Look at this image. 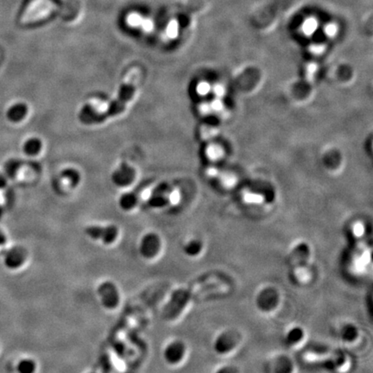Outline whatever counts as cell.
<instances>
[{
  "mask_svg": "<svg viewBox=\"0 0 373 373\" xmlns=\"http://www.w3.org/2000/svg\"><path fill=\"white\" fill-rule=\"evenodd\" d=\"M141 80V70L138 68H134L128 72L124 78L121 88L118 93V98L110 104H106V111L103 118L119 115L127 108L129 103L133 99L137 87Z\"/></svg>",
  "mask_w": 373,
  "mask_h": 373,
  "instance_id": "6da1fadb",
  "label": "cell"
},
{
  "mask_svg": "<svg viewBox=\"0 0 373 373\" xmlns=\"http://www.w3.org/2000/svg\"><path fill=\"white\" fill-rule=\"evenodd\" d=\"M84 234L91 241L110 247L118 242L121 235V230L120 227L114 223L89 224L85 227Z\"/></svg>",
  "mask_w": 373,
  "mask_h": 373,
  "instance_id": "7a4b0ae2",
  "label": "cell"
},
{
  "mask_svg": "<svg viewBox=\"0 0 373 373\" xmlns=\"http://www.w3.org/2000/svg\"><path fill=\"white\" fill-rule=\"evenodd\" d=\"M97 298L103 309L112 312L118 309L122 302V294L118 284L112 280H104L95 289Z\"/></svg>",
  "mask_w": 373,
  "mask_h": 373,
  "instance_id": "3957f363",
  "label": "cell"
},
{
  "mask_svg": "<svg viewBox=\"0 0 373 373\" xmlns=\"http://www.w3.org/2000/svg\"><path fill=\"white\" fill-rule=\"evenodd\" d=\"M163 240L157 232L148 231L142 234L137 243V252L144 261L155 260L162 253Z\"/></svg>",
  "mask_w": 373,
  "mask_h": 373,
  "instance_id": "277c9868",
  "label": "cell"
},
{
  "mask_svg": "<svg viewBox=\"0 0 373 373\" xmlns=\"http://www.w3.org/2000/svg\"><path fill=\"white\" fill-rule=\"evenodd\" d=\"M59 7L52 0H32L25 8L20 19L23 25L39 22L49 18Z\"/></svg>",
  "mask_w": 373,
  "mask_h": 373,
  "instance_id": "5b68a950",
  "label": "cell"
},
{
  "mask_svg": "<svg viewBox=\"0 0 373 373\" xmlns=\"http://www.w3.org/2000/svg\"><path fill=\"white\" fill-rule=\"evenodd\" d=\"M179 199L176 190H169L165 186H155L147 196L146 203L149 209L154 210L164 209Z\"/></svg>",
  "mask_w": 373,
  "mask_h": 373,
  "instance_id": "8992f818",
  "label": "cell"
},
{
  "mask_svg": "<svg viewBox=\"0 0 373 373\" xmlns=\"http://www.w3.org/2000/svg\"><path fill=\"white\" fill-rule=\"evenodd\" d=\"M186 352L188 347L183 340L172 339L162 349V359L169 366H177L185 359Z\"/></svg>",
  "mask_w": 373,
  "mask_h": 373,
  "instance_id": "52a82bcc",
  "label": "cell"
},
{
  "mask_svg": "<svg viewBox=\"0 0 373 373\" xmlns=\"http://www.w3.org/2000/svg\"><path fill=\"white\" fill-rule=\"evenodd\" d=\"M143 194V190L123 194L118 201V208L122 212L127 214L133 212L139 205Z\"/></svg>",
  "mask_w": 373,
  "mask_h": 373,
  "instance_id": "ba28073f",
  "label": "cell"
},
{
  "mask_svg": "<svg viewBox=\"0 0 373 373\" xmlns=\"http://www.w3.org/2000/svg\"><path fill=\"white\" fill-rule=\"evenodd\" d=\"M28 258L27 252L22 247L12 249L6 257V264L11 269H19L25 264Z\"/></svg>",
  "mask_w": 373,
  "mask_h": 373,
  "instance_id": "9c48e42d",
  "label": "cell"
},
{
  "mask_svg": "<svg viewBox=\"0 0 373 373\" xmlns=\"http://www.w3.org/2000/svg\"><path fill=\"white\" fill-rule=\"evenodd\" d=\"M126 23L132 28L142 27L145 31H151L153 29V23L149 19H144L139 13H130L126 18Z\"/></svg>",
  "mask_w": 373,
  "mask_h": 373,
  "instance_id": "30bf717a",
  "label": "cell"
},
{
  "mask_svg": "<svg viewBox=\"0 0 373 373\" xmlns=\"http://www.w3.org/2000/svg\"><path fill=\"white\" fill-rule=\"evenodd\" d=\"M202 249H203V246H202V241H200L199 240H196V239H192V240H188L184 244L182 251H183V253L186 257L196 258L202 253Z\"/></svg>",
  "mask_w": 373,
  "mask_h": 373,
  "instance_id": "8fae6325",
  "label": "cell"
},
{
  "mask_svg": "<svg viewBox=\"0 0 373 373\" xmlns=\"http://www.w3.org/2000/svg\"><path fill=\"white\" fill-rule=\"evenodd\" d=\"M38 363L32 358H23L17 364V370L20 373H34L38 370Z\"/></svg>",
  "mask_w": 373,
  "mask_h": 373,
  "instance_id": "7c38bea8",
  "label": "cell"
},
{
  "mask_svg": "<svg viewBox=\"0 0 373 373\" xmlns=\"http://www.w3.org/2000/svg\"><path fill=\"white\" fill-rule=\"evenodd\" d=\"M224 149L222 147L220 146L219 144L211 143L209 144L208 148L206 149V155L210 161H218L223 157L224 155Z\"/></svg>",
  "mask_w": 373,
  "mask_h": 373,
  "instance_id": "4fadbf2b",
  "label": "cell"
},
{
  "mask_svg": "<svg viewBox=\"0 0 373 373\" xmlns=\"http://www.w3.org/2000/svg\"><path fill=\"white\" fill-rule=\"evenodd\" d=\"M317 28V20L314 19V18H310V19H306L304 22H303V24H302V33L305 36H307V37H310V36H313V34L316 31Z\"/></svg>",
  "mask_w": 373,
  "mask_h": 373,
  "instance_id": "5bb4252c",
  "label": "cell"
},
{
  "mask_svg": "<svg viewBox=\"0 0 373 373\" xmlns=\"http://www.w3.org/2000/svg\"><path fill=\"white\" fill-rule=\"evenodd\" d=\"M318 70V65L315 62H309L306 66L305 69V80L309 84L314 83L315 75Z\"/></svg>",
  "mask_w": 373,
  "mask_h": 373,
  "instance_id": "9a60e30c",
  "label": "cell"
},
{
  "mask_svg": "<svg viewBox=\"0 0 373 373\" xmlns=\"http://www.w3.org/2000/svg\"><path fill=\"white\" fill-rule=\"evenodd\" d=\"M219 133V130L217 128L212 127V126H203L201 130V136L202 138L205 141L210 140L217 136Z\"/></svg>",
  "mask_w": 373,
  "mask_h": 373,
  "instance_id": "2e32d148",
  "label": "cell"
},
{
  "mask_svg": "<svg viewBox=\"0 0 373 373\" xmlns=\"http://www.w3.org/2000/svg\"><path fill=\"white\" fill-rule=\"evenodd\" d=\"M303 336V332L302 330L299 329V328H295V329L291 330L289 331V335H288V340H289V344L294 345V344H298L301 338Z\"/></svg>",
  "mask_w": 373,
  "mask_h": 373,
  "instance_id": "e0dca14e",
  "label": "cell"
},
{
  "mask_svg": "<svg viewBox=\"0 0 373 373\" xmlns=\"http://www.w3.org/2000/svg\"><path fill=\"white\" fill-rule=\"evenodd\" d=\"M211 85L209 84V82H206V81L200 82L199 84L197 85V87H196V92L201 96L208 95L211 92Z\"/></svg>",
  "mask_w": 373,
  "mask_h": 373,
  "instance_id": "ac0fdd59",
  "label": "cell"
},
{
  "mask_svg": "<svg viewBox=\"0 0 373 373\" xmlns=\"http://www.w3.org/2000/svg\"><path fill=\"white\" fill-rule=\"evenodd\" d=\"M24 108L23 106H13V108L11 109L8 113V117L13 120H18L19 118L22 117L24 114Z\"/></svg>",
  "mask_w": 373,
  "mask_h": 373,
  "instance_id": "d6986e66",
  "label": "cell"
},
{
  "mask_svg": "<svg viewBox=\"0 0 373 373\" xmlns=\"http://www.w3.org/2000/svg\"><path fill=\"white\" fill-rule=\"evenodd\" d=\"M221 180L225 186H231L236 183V177L233 174L224 173L221 174Z\"/></svg>",
  "mask_w": 373,
  "mask_h": 373,
  "instance_id": "ffe728a7",
  "label": "cell"
},
{
  "mask_svg": "<svg viewBox=\"0 0 373 373\" xmlns=\"http://www.w3.org/2000/svg\"><path fill=\"white\" fill-rule=\"evenodd\" d=\"M210 106H211L212 112H215V113H218L226 108L224 102L220 98H215V100H212L210 102Z\"/></svg>",
  "mask_w": 373,
  "mask_h": 373,
  "instance_id": "44dd1931",
  "label": "cell"
},
{
  "mask_svg": "<svg viewBox=\"0 0 373 373\" xmlns=\"http://www.w3.org/2000/svg\"><path fill=\"white\" fill-rule=\"evenodd\" d=\"M178 34V24L175 20H172L167 27V35L170 38H174Z\"/></svg>",
  "mask_w": 373,
  "mask_h": 373,
  "instance_id": "7402d4cb",
  "label": "cell"
},
{
  "mask_svg": "<svg viewBox=\"0 0 373 373\" xmlns=\"http://www.w3.org/2000/svg\"><path fill=\"white\" fill-rule=\"evenodd\" d=\"M338 32V27L334 24H328L324 27V33L327 38H333Z\"/></svg>",
  "mask_w": 373,
  "mask_h": 373,
  "instance_id": "603a6c76",
  "label": "cell"
},
{
  "mask_svg": "<svg viewBox=\"0 0 373 373\" xmlns=\"http://www.w3.org/2000/svg\"><path fill=\"white\" fill-rule=\"evenodd\" d=\"M325 50H326V46L323 44H313L308 48V51L315 56H320L321 54H323Z\"/></svg>",
  "mask_w": 373,
  "mask_h": 373,
  "instance_id": "cb8c5ba5",
  "label": "cell"
},
{
  "mask_svg": "<svg viewBox=\"0 0 373 373\" xmlns=\"http://www.w3.org/2000/svg\"><path fill=\"white\" fill-rule=\"evenodd\" d=\"M213 93L215 94V98H220L222 99L226 94V88L224 86L221 84H215L214 87H212Z\"/></svg>",
  "mask_w": 373,
  "mask_h": 373,
  "instance_id": "d4e9b609",
  "label": "cell"
},
{
  "mask_svg": "<svg viewBox=\"0 0 373 373\" xmlns=\"http://www.w3.org/2000/svg\"><path fill=\"white\" fill-rule=\"evenodd\" d=\"M244 199L247 202H254V203H259L264 200V197L260 195H257L254 193H246L244 196Z\"/></svg>",
  "mask_w": 373,
  "mask_h": 373,
  "instance_id": "484cf974",
  "label": "cell"
},
{
  "mask_svg": "<svg viewBox=\"0 0 373 373\" xmlns=\"http://www.w3.org/2000/svg\"><path fill=\"white\" fill-rule=\"evenodd\" d=\"M199 112L202 115H209L211 114L212 108L210 106V103L209 102H202L199 105Z\"/></svg>",
  "mask_w": 373,
  "mask_h": 373,
  "instance_id": "4316f807",
  "label": "cell"
},
{
  "mask_svg": "<svg viewBox=\"0 0 373 373\" xmlns=\"http://www.w3.org/2000/svg\"><path fill=\"white\" fill-rule=\"evenodd\" d=\"M207 174L210 177H217L219 174H220V172H219L217 168H214V167H210V168L207 169Z\"/></svg>",
  "mask_w": 373,
  "mask_h": 373,
  "instance_id": "83f0119b",
  "label": "cell"
},
{
  "mask_svg": "<svg viewBox=\"0 0 373 373\" xmlns=\"http://www.w3.org/2000/svg\"><path fill=\"white\" fill-rule=\"evenodd\" d=\"M216 114H217V115L219 116V118H221V119H227V118H229V111L227 110L226 108L223 109L222 111L218 112Z\"/></svg>",
  "mask_w": 373,
  "mask_h": 373,
  "instance_id": "f1b7e54d",
  "label": "cell"
},
{
  "mask_svg": "<svg viewBox=\"0 0 373 373\" xmlns=\"http://www.w3.org/2000/svg\"><path fill=\"white\" fill-rule=\"evenodd\" d=\"M2 183H3V179L2 178L0 177V186L2 185Z\"/></svg>",
  "mask_w": 373,
  "mask_h": 373,
  "instance_id": "f546056e",
  "label": "cell"
}]
</instances>
